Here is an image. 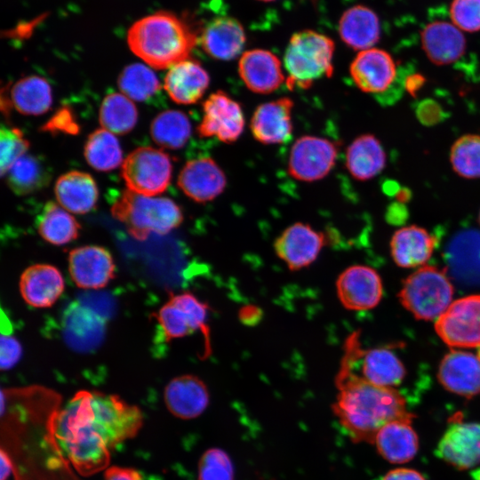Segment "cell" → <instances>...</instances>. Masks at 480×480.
<instances>
[{
  "label": "cell",
  "mask_w": 480,
  "mask_h": 480,
  "mask_svg": "<svg viewBox=\"0 0 480 480\" xmlns=\"http://www.w3.org/2000/svg\"><path fill=\"white\" fill-rule=\"evenodd\" d=\"M362 375L366 380L380 387L393 388L399 385L405 375V369L396 355L387 348L360 349Z\"/></svg>",
  "instance_id": "32"
},
{
  "label": "cell",
  "mask_w": 480,
  "mask_h": 480,
  "mask_svg": "<svg viewBox=\"0 0 480 480\" xmlns=\"http://www.w3.org/2000/svg\"><path fill=\"white\" fill-rule=\"evenodd\" d=\"M239 317L244 324H256L261 318V312L254 306H246L241 308Z\"/></svg>",
  "instance_id": "50"
},
{
  "label": "cell",
  "mask_w": 480,
  "mask_h": 480,
  "mask_svg": "<svg viewBox=\"0 0 480 480\" xmlns=\"http://www.w3.org/2000/svg\"><path fill=\"white\" fill-rule=\"evenodd\" d=\"M338 298L349 310H368L381 300L383 289L377 271L364 265H355L342 271L336 280Z\"/></svg>",
  "instance_id": "14"
},
{
  "label": "cell",
  "mask_w": 480,
  "mask_h": 480,
  "mask_svg": "<svg viewBox=\"0 0 480 480\" xmlns=\"http://www.w3.org/2000/svg\"><path fill=\"white\" fill-rule=\"evenodd\" d=\"M438 380L448 391L465 397L480 394V357L453 350L445 355L438 369Z\"/></svg>",
  "instance_id": "23"
},
{
  "label": "cell",
  "mask_w": 480,
  "mask_h": 480,
  "mask_svg": "<svg viewBox=\"0 0 480 480\" xmlns=\"http://www.w3.org/2000/svg\"><path fill=\"white\" fill-rule=\"evenodd\" d=\"M326 244L325 235L310 225L297 222L286 228L275 240L277 257L292 271L310 266Z\"/></svg>",
  "instance_id": "12"
},
{
  "label": "cell",
  "mask_w": 480,
  "mask_h": 480,
  "mask_svg": "<svg viewBox=\"0 0 480 480\" xmlns=\"http://www.w3.org/2000/svg\"><path fill=\"white\" fill-rule=\"evenodd\" d=\"M411 423L407 420H394L377 433L373 444L388 461L403 464L412 460L417 454L419 439Z\"/></svg>",
  "instance_id": "29"
},
{
  "label": "cell",
  "mask_w": 480,
  "mask_h": 480,
  "mask_svg": "<svg viewBox=\"0 0 480 480\" xmlns=\"http://www.w3.org/2000/svg\"><path fill=\"white\" fill-rule=\"evenodd\" d=\"M478 221H479V224H480V211H479V215H478Z\"/></svg>",
  "instance_id": "55"
},
{
  "label": "cell",
  "mask_w": 480,
  "mask_h": 480,
  "mask_svg": "<svg viewBox=\"0 0 480 480\" xmlns=\"http://www.w3.org/2000/svg\"><path fill=\"white\" fill-rule=\"evenodd\" d=\"M292 107L293 101L287 97L258 106L250 124L253 137L265 145L287 141L292 133Z\"/></svg>",
  "instance_id": "18"
},
{
  "label": "cell",
  "mask_w": 480,
  "mask_h": 480,
  "mask_svg": "<svg viewBox=\"0 0 480 480\" xmlns=\"http://www.w3.org/2000/svg\"><path fill=\"white\" fill-rule=\"evenodd\" d=\"M127 42L136 56L162 69L188 59L196 36L176 14L159 11L135 21L128 30Z\"/></svg>",
  "instance_id": "3"
},
{
  "label": "cell",
  "mask_w": 480,
  "mask_h": 480,
  "mask_svg": "<svg viewBox=\"0 0 480 480\" xmlns=\"http://www.w3.org/2000/svg\"><path fill=\"white\" fill-rule=\"evenodd\" d=\"M172 160L161 149L138 148L131 152L122 165V178L129 190L153 196L163 193L172 178Z\"/></svg>",
  "instance_id": "8"
},
{
  "label": "cell",
  "mask_w": 480,
  "mask_h": 480,
  "mask_svg": "<svg viewBox=\"0 0 480 480\" xmlns=\"http://www.w3.org/2000/svg\"><path fill=\"white\" fill-rule=\"evenodd\" d=\"M426 82V78L418 73L408 75L404 79V89L412 96H415L422 88Z\"/></svg>",
  "instance_id": "49"
},
{
  "label": "cell",
  "mask_w": 480,
  "mask_h": 480,
  "mask_svg": "<svg viewBox=\"0 0 480 480\" xmlns=\"http://www.w3.org/2000/svg\"><path fill=\"white\" fill-rule=\"evenodd\" d=\"M450 265L459 278L467 282L480 281V232L468 229L452 239L448 252Z\"/></svg>",
  "instance_id": "31"
},
{
  "label": "cell",
  "mask_w": 480,
  "mask_h": 480,
  "mask_svg": "<svg viewBox=\"0 0 480 480\" xmlns=\"http://www.w3.org/2000/svg\"><path fill=\"white\" fill-rule=\"evenodd\" d=\"M435 329L451 347L480 348V295H469L452 302L436 319Z\"/></svg>",
  "instance_id": "9"
},
{
  "label": "cell",
  "mask_w": 480,
  "mask_h": 480,
  "mask_svg": "<svg viewBox=\"0 0 480 480\" xmlns=\"http://www.w3.org/2000/svg\"><path fill=\"white\" fill-rule=\"evenodd\" d=\"M350 354L344 349L335 377L338 390L332 409L354 443H374L386 424L412 421L403 396L394 388L377 386L353 370Z\"/></svg>",
  "instance_id": "2"
},
{
  "label": "cell",
  "mask_w": 480,
  "mask_h": 480,
  "mask_svg": "<svg viewBox=\"0 0 480 480\" xmlns=\"http://www.w3.org/2000/svg\"><path fill=\"white\" fill-rule=\"evenodd\" d=\"M453 287L444 269L424 265L404 282L398 297L417 319H437L451 305Z\"/></svg>",
  "instance_id": "6"
},
{
  "label": "cell",
  "mask_w": 480,
  "mask_h": 480,
  "mask_svg": "<svg viewBox=\"0 0 480 480\" xmlns=\"http://www.w3.org/2000/svg\"><path fill=\"white\" fill-rule=\"evenodd\" d=\"M436 455L458 469L480 464V423L452 422L436 449Z\"/></svg>",
  "instance_id": "16"
},
{
  "label": "cell",
  "mask_w": 480,
  "mask_h": 480,
  "mask_svg": "<svg viewBox=\"0 0 480 480\" xmlns=\"http://www.w3.org/2000/svg\"><path fill=\"white\" fill-rule=\"evenodd\" d=\"M349 72L359 90L376 95L388 92L397 76L393 57L375 47L360 51L351 62Z\"/></svg>",
  "instance_id": "15"
},
{
  "label": "cell",
  "mask_w": 480,
  "mask_h": 480,
  "mask_svg": "<svg viewBox=\"0 0 480 480\" xmlns=\"http://www.w3.org/2000/svg\"><path fill=\"white\" fill-rule=\"evenodd\" d=\"M113 217L123 223L135 239L143 241L151 233L165 235L183 220L180 207L167 197H152L124 190L111 207Z\"/></svg>",
  "instance_id": "4"
},
{
  "label": "cell",
  "mask_w": 480,
  "mask_h": 480,
  "mask_svg": "<svg viewBox=\"0 0 480 480\" xmlns=\"http://www.w3.org/2000/svg\"><path fill=\"white\" fill-rule=\"evenodd\" d=\"M104 480H142V476L134 468L113 466L105 471Z\"/></svg>",
  "instance_id": "47"
},
{
  "label": "cell",
  "mask_w": 480,
  "mask_h": 480,
  "mask_svg": "<svg viewBox=\"0 0 480 480\" xmlns=\"http://www.w3.org/2000/svg\"><path fill=\"white\" fill-rule=\"evenodd\" d=\"M398 203H405L411 197V192L407 188H400L396 195Z\"/></svg>",
  "instance_id": "52"
},
{
  "label": "cell",
  "mask_w": 480,
  "mask_h": 480,
  "mask_svg": "<svg viewBox=\"0 0 480 480\" xmlns=\"http://www.w3.org/2000/svg\"><path fill=\"white\" fill-rule=\"evenodd\" d=\"M40 236L53 245H63L79 236V222L62 206L47 202L36 219Z\"/></svg>",
  "instance_id": "35"
},
{
  "label": "cell",
  "mask_w": 480,
  "mask_h": 480,
  "mask_svg": "<svg viewBox=\"0 0 480 480\" xmlns=\"http://www.w3.org/2000/svg\"><path fill=\"white\" fill-rule=\"evenodd\" d=\"M54 193L60 206L78 214L93 210L99 196L93 178L80 171H71L60 176L54 186Z\"/></svg>",
  "instance_id": "28"
},
{
  "label": "cell",
  "mask_w": 480,
  "mask_h": 480,
  "mask_svg": "<svg viewBox=\"0 0 480 480\" xmlns=\"http://www.w3.org/2000/svg\"><path fill=\"white\" fill-rule=\"evenodd\" d=\"M334 48L330 37L314 30L293 34L284 56L287 87L308 89L316 81L330 77L333 72Z\"/></svg>",
  "instance_id": "5"
},
{
  "label": "cell",
  "mask_w": 480,
  "mask_h": 480,
  "mask_svg": "<svg viewBox=\"0 0 480 480\" xmlns=\"http://www.w3.org/2000/svg\"><path fill=\"white\" fill-rule=\"evenodd\" d=\"M235 471L228 454L220 448H210L200 458L198 480H234Z\"/></svg>",
  "instance_id": "41"
},
{
  "label": "cell",
  "mask_w": 480,
  "mask_h": 480,
  "mask_svg": "<svg viewBox=\"0 0 480 480\" xmlns=\"http://www.w3.org/2000/svg\"><path fill=\"white\" fill-rule=\"evenodd\" d=\"M140 409L116 395L78 391L54 420L56 440L75 468L90 476L106 468L110 451L142 427Z\"/></svg>",
  "instance_id": "1"
},
{
  "label": "cell",
  "mask_w": 480,
  "mask_h": 480,
  "mask_svg": "<svg viewBox=\"0 0 480 480\" xmlns=\"http://www.w3.org/2000/svg\"><path fill=\"white\" fill-rule=\"evenodd\" d=\"M84 153L86 162L102 172L118 167L123 159L118 140L106 129H97L89 135Z\"/></svg>",
  "instance_id": "37"
},
{
  "label": "cell",
  "mask_w": 480,
  "mask_h": 480,
  "mask_svg": "<svg viewBox=\"0 0 480 480\" xmlns=\"http://www.w3.org/2000/svg\"><path fill=\"white\" fill-rule=\"evenodd\" d=\"M20 292L24 301L33 308L52 307L65 289L60 271L50 264H35L27 268L20 277Z\"/></svg>",
  "instance_id": "22"
},
{
  "label": "cell",
  "mask_w": 480,
  "mask_h": 480,
  "mask_svg": "<svg viewBox=\"0 0 480 480\" xmlns=\"http://www.w3.org/2000/svg\"><path fill=\"white\" fill-rule=\"evenodd\" d=\"M382 480H426L417 470L398 468L388 471Z\"/></svg>",
  "instance_id": "48"
},
{
  "label": "cell",
  "mask_w": 480,
  "mask_h": 480,
  "mask_svg": "<svg viewBox=\"0 0 480 480\" xmlns=\"http://www.w3.org/2000/svg\"><path fill=\"white\" fill-rule=\"evenodd\" d=\"M1 175L4 176L12 164L25 155L29 148L28 140L18 128L1 127Z\"/></svg>",
  "instance_id": "42"
},
{
  "label": "cell",
  "mask_w": 480,
  "mask_h": 480,
  "mask_svg": "<svg viewBox=\"0 0 480 480\" xmlns=\"http://www.w3.org/2000/svg\"><path fill=\"white\" fill-rule=\"evenodd\" d=\"M436 244V238L426 229L415 225L403 227L391 238V255L399 267L415 268L428 261Z\"/></svg>",
  "instance_id": "27"
},
{
  "label": "cell",
  "mask_w": 480,
  "mask_h": 480,
  "mask_svg": "<svg viewBox=\"0 0 480 480\" xmlns=\"http://www.w3.org/2000/svg\"><path fill=\"white\" fill-rule=\"evenodd\" d=\"M339 33L342 41L354 50L360 52L372 48L380 37L379 17L367 6H352L341 15Z\"/></svg>",
  "instance_id": "26"
},
{
  "label": "cell",
  "mask_w": 480,
  "mask_h": 480,
  "mask_svg": "<svg viewBox=\"0 0 480 480\" xmlns=\"http://www.w3.org/2000/svg\"><path fill=\"white\" fill-rule=\"evenodd\" d=\"M419 122L425 126H433L443 122L446 114L442 106L432 99L420 100L415 109Z\"/></svg>",
  "instance_id": "44"
},
{
  "label": "cell",
  "mask_w": 480,
  "mask_h": 480,
  "mask_svg": "<svg viewBox=\"0 0 480 480\" xmlns=\"http://www.w3.org/2000/svg\"><path fill=\"white\" fill-rule=\"evenodd\" d=\"M43 130L76 134L78 132L79 127L71 110L67 108H62L44 124Z\"/></svg>",
  "instance_id": "46"
},
{
  "label": "cell",
  "mask_w": 480,
  "mask_h": 480,
  "mask_svg": "<svg viewBox=\"0 0 480 480\" xmlns=\"http://www.w3.org/2000/svg\"><path fill=\"white\" fill-rule=\"evenodd\" d=\"M337 155L334 142L316 136H302L291 148L288 172L292 177L300 181L319 180L333 168Z\"/></svg>",
  "instance_id": "10"
},
{
  "label": "cell",
  "mask_w": 480,
  "mask_h": 480,
  "mask_svg": "<svg viewBox=\"0 0 480 480\" xmlns=\"http://www.w3.org/2000/svg\"><path fill=\"white\" fill-rule=\"evenodd\" d=\"M52 179L50 167L43 158L24 155L6 172L8 187L19 196H25L45 188Z\"/></svg>",
  "instance_id": "34"
},
{
  "label": "cell",
  "mask_w": 480,
  "mask_h": 480,
  "mask_svg": "<svg viewBox=\"0 0 480 480\" xmlns=\"http://www.w3.org/2000/svg\"><path fill=\"white\" fill-rule=\"evenodd\" d=\"M477 356L480 357V348L478 349V355Z\"/></svg>",
  "instance_id": "56"
},
{
  "label": "cell",
  "mask_w": 480,
  "mask_h": 480,
  "mask_svg": "<svg viewBox=\"0 0 480 480\" xmlns=\"http://www.w3.org/2000/svg\"><path fill=\"white\" fill-rule=\"evenodd\" d=\"M421 47L427 58L435 65H450L466 52L463 32L452 21L435 20L427 24L420 33Z\"/></svg>",
  "instance_id": "21"
},
{
  "label": "cell",
  "mask_w": 480,
  "mask_h": 480,
  "mask_svg": "<svg viewBox=\"0 0 480 480\" xmlns=\"http://www.w3.org/2000/svg\"><path fill=\"white\" fill-rule=\"evenodd\" d=\"M1 457V478L0 480H6L12 470V463L9 456L2 449L0 452Z\"/></svg>",
  "instance_id": "51"
},
{
  "label": "cell",
  "mask_w": 480,
  "mask_h": 480,
  "mask_svg": "<svg viewBox=\"0 0 480 480\" xmlns=\"http://www.w3.org/2000/svg\"><path fill=\"white\" fill-rule=\"evenodd\" d=\"M386 162V153L380 141L370 133L356 137L346 151V167L359 181L377 176L385 168Z\"/></svg>",
  "instance_id": "30"
},
{
  "label": "cell",
  "mask_w": 480,
  "mask_h": 480,
  "mask_svg": "<svg viewBox=\"0 0 480 480\" xmlns=\"http://www.w3.org/2000/svg\"><path fill=\"white\" fill-rule=\"evenodd\" d=\"M191 134V124L185 113L166 110L158 114L151 123L150 135L159 146L178 149L185 146Z\"/></svg>",
  "instance_id": "36"
},
{
  "label": "cell",
  "mask_w": 480,
  "mask_h": 480,
  "mask_svg": "<svg viewBox=\"0 0 480 480\" xmlns=\"http://www.w3.org/2000/svg\"><path fill=\"white\" fill-rule=\"evenodd\" d=\"M246 36L242 24L228 16L212 20L204 28L200 44L204 51L219 60H231L243 51Z\"/></svg>",
  "instance_id": "24"
},
{
  "label": "cell",
  "mask_w": 480,
  "mask_h": 480,
  "mask_svg": "<svg viewBox=\"0 0 480 480\" xmlns=\"http://www.w3.org/2000/svg\"><path fill=\"white\" fill-rule=\"evenodd\" d=\"M260 1H263V2H271V1H274V0H260Z\"/></svg>",
  "instance_id": "54"
},
{
  "label": "cell",
  "mask_w": 480,
  "mask_h": 480,
  "mask_svg": "<svg viewBox=\"0 0 480 480\" xmlns=\"http://www.w3.org/2000/svg\"><path fill=\"white\" fill-rule=\"evenodd\" d=\"M209 307L191 292L171 293L169 300L156 315L166 342L183 338L200 331L204 340V354L211 353L210 328L208 325Z\"/></svg>",
  "instance_id": "7"
},
{
  "label": "cell",
  "mask_w": 480,
  "mask_h": 480,
  "mask_svg": "<svg viewBox=\"0 0 480 480\" xmlns=\"http://www.w3.org/2000/svg\"><path fill=\"white\" fill-rule=\"evenodd\" d=\"M183 193L196 203L218 197L225 189L227 178L211 157H200L186 163L177 182Z\"/></svg>",
  "instance_id": "17"
},
{
  "label": "cell",
  "mask_w": 480,
  "mask_h": 480,
  "mask_svg": "<svg viewBox=\"0 0 480 480\" xmlns=\"http://www.w3.org/2000/svg\"><path fill=\"white\" fill-rule=\"evenodd\" d=\"M68 272L82 289H101L114 279L116 265L110 252L99 245H84L68 253Z\"/></svg>",
  "instance_id": "13"
},
{
  "label": "cell",
  "mask_w": 480,
  "mask_h": 480,
  "mask_svg": "<svg viewBox=\"0 0 480 480\" xmlns=\"http://www.w3.org/2000/svg\"><path fill=\"white\" fill-rule=\"evenodd\" d=\"M10 102L15 109L27 116H38L47 112L52 103V88L44 77L25 76L11 89Z\"/></svg>",
  "instance_id": "33"
},
{
  "label": "cell",
  "mask_w": 480,
  "mask_h": 480,
  "mask_svg": "<svg viewBox=\"0 0 480 480\" xmlns=\"http://www.w3.org/2000/svg\"><path fill=\"white\" fill-rule=\"evenodd\" d=\"M210 84V76L196 60L186 59L170 68L164 89L178 104L190 105L202 99Z\"/></svg>",
  "instance_id": "25"
},
{
  "label": "cell",
  "mask_w": 480,
  "mask_h": 480,
  "mask_svg": "<svg viewBox=\"0 0 480 480\" xmlns=\"http://www.w3.org/2000/svg\"><path fill=\"white\" fill-rule=\"evenodd\" d=\"M117 84L124 94L136 101L147 100L160 89L156 74L140 63L125 67L118 76Z\"/></svg>",
  "instance_id": "40"
},
{
  "label": "cell",
  "mask_w": 480,
  "mask_h": 480,
  "mask_svg": "<svg viewBox=\"0 0 480 480\" xmlns=\"http://www.w3.org/2000/svg\"><path fill=\"white\" fill-rule=\"evenodd\" d=\"M22 348L18 340L9 333L1 336V369L3 371L12 368L20 359Z\"/></svg>",
  "instance_id": "45"
},
{
  "label": "cell",
  "mask_w": 480,
  "mask_h": 480,
  "mask_svg": "<svg viewBox=\"0 0 480 480\" xmlns=\"http://www.w3.org/2000/svg\"><path fill=\"white\" fill-rule=\"evenodd\" d=\"M164 399L168 411L175 417L191 420L207 408L210 394L205 383L196 375L173 378L164 388Z\"/></svg>",
  "instance_id": "20"
},
{
  "label": "cell",
  "mask_w": 480,
  "mask_h": 480,
  "mask_svg": "<svg viewBox=\"0 0 480 480\" xmlns=\"http://www.w3.org/2000/svg\"><path fill=\"white\" fill-rule=\"evenodd\" d=\"M451 21L462 32L480 31V0H452Z\"/></svg>",
  "instance_id": "43"
},
{
  "label": "cell",
  "mask_w": 480,
  "mask_h": 480,
  "mask_svg": "<svg viewBox=\"0 0 480 480\" xmlns=\"http://www.w3.org/2000/svg\"><path fill=\"white\" fill-rule=\"evenodd\" d=\"M245 124L241 105L222 91L212 93L203 104L200 137H215L225 143L239 139Z\"/></svg>",
  "instance_id": "11"
},
{
  "label": "cell",
  "mask_w": 480,
  "mask_h": 480,
  "mask_svg": "<svg viewBox=\"0 0 480 480\" xmlns=\"http://www.w3.org/2000/svg\"><path fill=\"white\" fill-rule=\"evenodd\" d=\"M137 119V108L128 97L111 93L104 98L99 114L103 129L116 134H125L133 129Z\"/></svg>",
  "instance_id": "38"
},
{
  "label": "cell",
  "mask_w": 480,
  "mask_h": 480,
  "mask_svg": "<svg viewBox=\"0 0 480 480\" xmlns=\"http://www.w3.org/2000/svg\"><path fill=\"white\" fill-rule=\"evenodd\" d=\"M238 73L249 90L260 94L275 92L286 81L279 59L263 49L244 52L238 62Z\"/></svg>",
  "instance_id": "19"
},
{
  "label": "cell",
  "mask_w": 480,
  "mask_h": 480,
  "mask_svg": "<svg viewBox=\"0 0 480 480\" xmlns=\"http://www.w3.org/2000/svg\"><path fill=\"white\" fill-rule=\"evenodd\" d=\"M471 476H472L473 480H480V468L473 470L471 472Z\"/></svg>",
  "instance_id": "53"
},
{
  "label": "cell",
  "mask_w": 480,
  "mask_h": 480,
  "mask_svg": "<svg viewBox=\"0 0 480 480\" xmlns=\"http://www.w3.org/2000/svg\"><path fill=\"white\" fill-rule=\"evenodd\" d=\"M449 160L458 176L480 179V134L468 133L458 138L451 147Z\"/></svg>",
  "instance_id": "39"
}]
</instances>
